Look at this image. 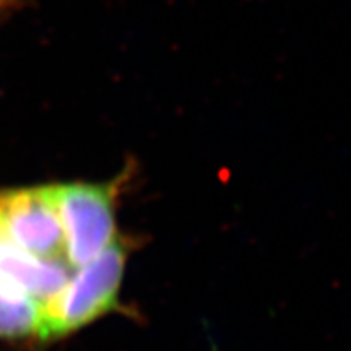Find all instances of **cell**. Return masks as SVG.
<instances>
[{"instance_id": "6da1fadb", "label": "cell", "mask_w": 351, "mask_h": 351, "mask_svg": "<svg viewBox=\"0 0 351 351\" xmlns=\"http://www.w3.org/2000/svg\"><path fill=\"white\" fill-rule=\"evenodd\" d=\"M127 252L119 241L70 274L67 283L43 306L39 339H60L117 306Z\"/></svg>"}, {"instance_id": "7a4b0ae2", "label": "cell", "mask_w": 351, "mask_h": 351, "mask_svg": "<svg viewBox=\"0 0 351 351\" xmlns=\"http://www.w3.org/2000/svg\"><path fill=\"white\" fill-rule=\"evenodd\" d=\"M72 269L99 256L116 241L114 184L67 182L51 186Z\"/></svg>"}, {"instance_id": "3957f363", "label": "cell", "mask_w": 351, "mask_h": 351, "mask_svg": "<svg viewBox=\"0 0 351 351\" xmlns=\"http://www.w3.org/2000/svg\"><path fill=\"white\" fill-rule=\"evenodd\" d=\"M0 221L10 239L23 251L46 261L67 262L51 186L0 192Z\"/></svg>"}, {"instance_id": "277c9868", "label": "cell", "mask_w": 351, "mask_h": 351, "mask_svg": "<svg viewBox=\"0 0 351 351\" xmlns=\"http://www.w3.org/2000/svg\"><path fill=\"white\" fill-rule=\"evenodd\" d=\"M70 274L67 262L46 261L19 247L0 221V278L44 306L62 289Z\"/></svg>"}, {"instance_id": "5b68a950", "label": "cell", "mask_w": 351, "mask_h": 351, "mask_svg": "<svg viewBox=\"0 0 351 351\" xmlns=\"http://www.w3.org/2000/svg\"><path fill=\"white\" fill-rule=\"evenodd\" d=\"M43 306L0 278V337L25 339L41 333Z\"/></svg>"}, {"instance_id": "8992f818", "label": "cell", "mask_w": 351, "mask_h": 351, "mask_svg": "<svg viewBox=\"0 0 351 351\" xmlns=\"http://www.w3.org/2000/svg\"><path fill=\"white\" fill-rule=\"evenodd\" d=\"M7 3H10V0H0V8L3 5H7Z\"/></svg>"}]
</instances>
